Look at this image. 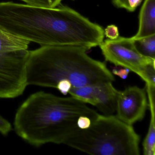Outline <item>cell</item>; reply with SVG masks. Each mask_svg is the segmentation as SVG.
Wrapping results in <instances>:
<instances>
[{
	"label": "cell",
	"instance_id": "obj_1",
	"mask_svg": "<svg viewBox=\"0 0 155 155\" xmlns=\"http://www.w3.org/2000/svg\"><path fill=\"white\" fill-rule=\"evenodd\" d=\"M0 29L41 46L89 50L103 41L104 30L67 6L53 8L0 2Z\"/></svg>",
	"mask_w": 155,
	"mask_h": 155
},
{
	"label": "cell",
	"instance_id": "obj_2",
	"mask_svg": "<svg viewBox=\"0 0 155 155\" xmlns=\"http://www.w3.org/2000/svg\"><path fill=\"white\" fill-rule=\"evenodd\" d=\"M99 114L72 96L62 97L38 91L30 95L18 109L14 130L20 137L35 147L49 143L64 144L79 128L77 122L80 116L88 117L92 121Z\"/></svg>",
	"mask_w": 155,
	"mask_h": 155
},
{
	"label": "cell",
	"instance_id": "obj_3",
	"mask_svg": "<svg viewBox=\"0 0 155 155\" xmlns=\"http://www.w3.org/2000/svg\"><path fill=\"white\" fill-rule=\"evenodd\" d=\"M88 50L76 46H46L28 51L26 61L28 85L56 88L67 80L72 87L115 81L104 62L93 59Z\"/></svg>",
	"mask_w": 155,
	"mask_h": 155
},
{
	"label": "cell",
	"instance_id": "obj_4",
	"mask_svg": "<svg viewBox=\"0 0 155 155\" xmlns=\"http://www.w3.org/2000/svg\"><path fill=\"white\" fill-rule=\"evenodd\" d=\"M140 136L116 116L102 115L88 128H79L64 144L91 155H140Z\"/></svg>",
	"mask_w": 155,
	"mask_h": 155
},
{
	"label": "cell",
	"instance_id": "obj_5",
	"mask_svg": "<svg viewBox=\"0 0 155 155\" xmlns=\"http://www.w3.org/2000/svg\"><path fill=\"white\" fill-rule=\"evenodd\" d=\"M28 50L0 54V98H14L28 86L26 61Z\"/></svg>",
	"mask_w": 155,
	"mask_h": 155
},
{
	"label": "cell",
	"instance_id": "obj_6",
	"mask_svg": "<svg viewBox=\"0 0 155 155\" xmlns=\"http://www.w3.org/2000/svg\"><path fill=\"white\" fill-rule=\"evenodd\" d=\"M100 47L106 61L115 66L128 69L142 79L146 67L155 62V60L144 57L138 51L132 38L108 39L103 41Z\"/></svg>",
	"mask_w": 155,
	"mask_h": 155
},
{
	"label": "cell",
	"instance_id": "obj_7",
	"mask_svg": "<svg viewBox=\"0 0 155 155\" xmlns=\"http://www.w3.org/2000/svg\"><path fill=\"white\" fill-rule=\"evenodd\" d=\"M149 107L146 88L137 86L118 91L116 102V117L122 122L132 126L143 119Z\"/></svg>",
	"mask_w": 155,
	"mask_h": 155
},
{
	"label": "cell",
	"instance_id": "obj_8",
	"mask_svg": "<svg viewBox=\"0 0 155 155\" xmlns=\"http://www.w3.org/2000/svg\"><path fill=\"white\" fill-rule=\"evenodd\" d=\"M118 91L112 82H99L80 87H71V96L97 107L104 115H112L116 111V102Z\"/></svg>",
	"mask_w": 155,
	"mask_h": 155
},
{
	"label": "cell",
	"instance_id": "obj_9",
	"mask_svg": "<svg viewBox=\"0 0 155 155\" xmlns=\"http://www.w3.org/2000/svg\"><path fill=\"white\" fill-rule=\"evenodd\" d=\"M155 35V0H145L139 15V27L137 34L132 37L139 39Z\"/></svg>",
	"mask_w": 155,
	"mask_h": 155
},
{
	"label": "cell",
	"instance_id": "obj_10",
	"mask_svg": "<svg viewBox=\"0 0 155 155\" xmlns=\"http://www.w3.org/2000/svg\"><path fill=\"white\" fill-rule=\"evenodd\" d=\"M148 95L149 108L150 111L149 127L143 143V154L155 155V89L146 86Z\"/></svg>",
	"mask_w": 155,
	"mask_h": 155
},
{
	"label": "cell",
	"instance_id": "obj_11",
	"mask_svg": "<svg viewBox=\"0 0 155 155\" xmlns=\"http://www.w3.org/2000/svg\"><path fill=\"white\" fill-rule=\"evenodd\" d=\"M30 42L0 29V54L27 50Z\"/></svg>",
	"mask_w": 155,
	"mask_h": 155
},
{
	"label": "cell",
	"instance_id": "obj_12",
	"mask_svg": "<svg viewBox=\"0 0 155 155\" xmlns=\"http://www.w3.org/2000/svg\"><path fill=\"white\" fill-rule=\"evenodd\" d=\"M134 42L136 49L141 55L155 60V35L134 40Z\"/></svg>",
	"mask_w": 155,
	"mask_h": 155
},
{
	"label": "cell",
	"instance_id": "obj_13",
	"mask_svg": "<svg viewBox=\"0 0 155 155\" xmlns=\"http://www.w3.org/2000/svg\"><path fill=\"white\" fill-rule=\"evenodd\" d=\"M27 4L38 7L53 8L61 4V0H20Z\"/></svg>",
	"mask_w": 155,
	"mask_h": 155
},
{
	"label": "cell",
	"instance_id": "obj_14",
	"mask_svg": "<svg viewBox=\"0 0 155 155\" xmlns=\"http://www.w3.org/2000/svg\"><path fill=\"white\" fill-rule=\"evenodd\" d=\"M104 34L109 39L114 40L119 37L117 27L115 25H109L104 30Z\"/></svg>",
	"mask_w": 155,
	"mask_h": 155
},
{
	"label": "cell",
	"instance_id": "obj_15",
	"mask_svg": "<svg viewBox=\"0 0 155 155\" xmlns=\"http://www.w3.org/2000/svg\"><path fill=\"white\" fill-rule=\"evenodd\" d=\"M12 130L11 124L7 120L0 116V133L7 136Z\"/></svg>",
	"mask_w": 155,
	"mask_h": 155
},
{
	"label": "cell",
	"instance_id": "obj_16",
	"mask_svg": "<svg viewBox=\"0 0 155 155\" xmlns=\"http://www.w3.org/2000/svg\"><path fill=\"white\" fill-rule=\"evenodd\" d=\"M72 87L71 83L67 80L61 81L57 85L56 88L58 89L61 93L66 95Z\"/></svg>",
	"mask_w": 155,
	"mask_h": 155
},
{
	"label": "cell",
	"instance_id": "obj_17",
	"mask_svg": "<svg viewBox=\"0 0 155 155\" xmlns=\"http://www.w3.org/2000/svg\"><path fill=\"white\" fill-rule=\"evenodd\" d=\"M91 123V120L89 118L86 116H80L78 118L77 124L79 128L85 129L89 127Z\"/></svg>",
	"mask_w": 155,
	"mask_h": 155
},
{
	"label": "cell",
	"instance_id": "obj_18",
	"mask_svg": "<svg viewBox=\"0 0 155 155\" xmlns=\"http://www.w3.org/2000/svg\"><path fill=\"white\" fill-rule=\"evenodd\" d=\"M130 71L128 69H121L120 70L114 69L112 71V74L119 76L122 79H126Z\"/></svg>",
	"mask_w": 155,
	"mask_h": 155
},
{
	"label": "cell",
	"instance_id": "obj_19",
	"mask_svg": "<svg viewBox=\"0 0 155 155\" xmlns=\"http://www.w3.org/2000/svg\"><path fill=\"white\" fill-rule=\"evenodd\" d=\"M112 2L117 8H125L129 12V7L127 0H112Z\"/></svg>",
	"mask_w": 155,
	"mask_h": 155
},
{
	"label": "cell",
	"instance_id": "obj_20",
	"mask_svg": "<svg viewBox=\"0 0 155 155\" xmlns=\"http://www.w3.org/2000/svg\"><path fill=\"white\" fill-rule=\"evenodd\" d=\"M127 1L129 7V12H132L140 4L142 0H127Z\"/></svg>",
	"mask_w": 155,
	"mask_h": 155
}]
</instances>
